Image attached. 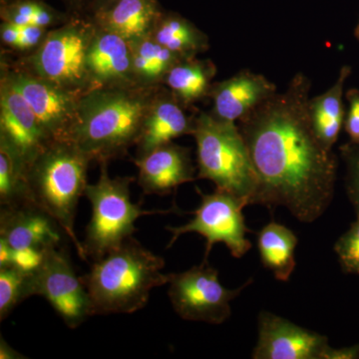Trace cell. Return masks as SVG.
Instances as JSON below:
<instances>
[{
	"instance_id": "34",
	"label": "cell",
	"mask_w": 359,
	"mask_h": 359,
	"mask_svg": "<svg viewBox=\"0 0 359 359\" xmlns=\"http://www.w3.org/2000/svg\"><path fill=\"white\" fill-rule=\"evenodd\" d=\"M0 34H1V39L4 43L18 48L20 39V26L4 21V25H1Z\"/></svg>"
},
{
	"instance_id": "18",
	"label": "cell",
	"mask_w": 359,
	"mask_h": 359,
	"mask_svg": "<svg viewBox=\"0 0 359 359\" xmlns=\"http://www.w3.org/2000/svg\"><path fill=\"white\" fill-rule=\"evenodd\" d=\"M195 119L186 115L174 94L154 97L137 141V156L170 143L183 135L193 134Z\"/></svg>"
},
{
	"instance_id": "30",
	"label": "cell",
	"mask_w": 359,
	"mask_h": 359,
	"mask_svg": "<svg viewBox=\"0 0 359 359\" xmlns=\"http://www.w3.org/2000/svg\"><path fill=\"white\" fill-rule=\"evenodd\" d=\"M348 109L346 111L344 128L349 141L359 144V90L349 89L346 94Z\"/></svg>"
},
{
	"instance_id": "2",
	"label": "cell",
	"mask_w": 359,
	"mask_h": 359,
	"mask_svg": "<svg viewBox=\"0 0 359 359\" xmlns=\"http://www.w3.org/2000/svg\"><path fill=\"white\" fill-rule=\"evenodd\" d=\"M153 99L132 85L90 90L80 99L68 141L101 163L124 155L137 144Z\"/></svg>"
},
{
	"instance_id": "6",
	"label": "cell",
	"mask_w": 359,
	"mask_h": 359,
	"mask_svg": "<svg viewBox=\"0 0 359 359\" xmlns=\"http://www.w3.org/2000/svg\"><path fill=\"white\" fill-rule=\"evenodd\" d=\"M98 181L87 185L84 196L92 208L91 219L82 243L87 259L97 261L120 247L133 236L137 219L148 215L164 214L158 210H144L131 201V177L111 178L107 162L101 163Z\"/></svg>"
},
{
	"instance_id": "3",
	"label": "cell",
	"mask_w": 359,
	"mask_h": 359,
	"mask_svg": "<svg viewBox=\"0 0 359 359\" xmlns=\"http://www.w3.org/2000/svg\"><path fill=\"white\" fill-rule=\"evenodd\" d=\"M165 261L130 237L117 249L94 261L81 278L92 316L134 313L147 304L155 287L167 285Z\"/></svg>"
},
{
	"instance_id": "26",
	"label": "cell",
	"mask_w": 359,
	"mask_h": 359,
	"mask_svg": "<svg viewBox=\"0 0 359 359\" xmlns=\"http://www.w3.org/2000/svg\"><path fill=\"white\" fill-rule=\"evenodd\" d=\"M32 273L13 266H0V320H6L21 302L32 297Z\"/></svg>"
},
{
	"instance_id": "27",
	"label": "cell",
	"mask_w": 359,
	"mask_h": 359,
	"mask_svg": "<svg viewBox=\"0 0 359 359\" xmlns=\"http://www.w3.org/2000/svg\"><path fill=\"white\" fill-rule=\"evenodd\" d=\"M334 252L342 269L359 276V214L348 230L335 243Z\"/></svg>"
},
{
	"instance_id": "5",
	"label": "cell",
	"mask_w": 359,
	"mask_h": 359,
	"mask_svg": "<svg viewBox=\"0 0 359 359\" xmlns=\"http://www.w3.org/2000/svg\"><path fill=\"white\" fill-rule=\"evenodd\" d=\"M193 136L197 144L198 178L209 180L217 189L244 198L252 205L256 172L237 123L222 121L211 113L195 118Z\"/></svg>"
},
{
	"instance_id": "31",
	"label": "cell",
	"mask_w": 359,
	"mask_h": 359,
	"mask_svg": "<svg viewBox=\"0 0 359 359\" xmlns=\"http://www.w3.org/2000/svg\"><path fill=\"white\" fill-rule=\"evenodd\" d=\"M39 4L34 2H23L13 7L4 15L6 22L13 23L14 25H32L33 16L39 11Z\"/></svg>"
},
{
	"instance_id": "8",
	"label": "cell",
	"mask_w": 359,
	"mask_h": 359,
	"mask_svg": "<svg viewBox=\"0 0 359 359\" xmlns=\"http://www.w3.org/2000/svg\"><path fill=\"white\" fill-rule=\"evenodd\" d=\"M95 32L81 23H71L49 32L32 56L34 74L76 93L93 89L87 53Z\"/></svg>"
},
{
	"instance_id": "16",
	"label": "cell",
	"mask_w": 359,
	"mask_h": 359,
	"mask_svg": "<svg viewBox=\"0 0 359 359\" xmlns=\"http://www.w3.org/2000/svg\"><path fill=\"white\" fill-rule=\"evenodd\" d=\"M278 92L264 75L242 70L229 79L212 84L209 96L211 114L222 121L237 123Z\"/></svg>"
},
{
	"instance_id": "35",
	"label": "cell",
	"mask_w": 359,
	"mask_h": 359,
	"mask_svg": "<svg viewBox=\"0 0 359 359\" xmlns=\"http://www.w3.org/2000/svg\"><path fill=\"white\" fill-rule=\"evenodd\" d=\"M54 21V16L50 11H47L43 6H40L35 15L33 16L32 25L39 27L46 28L51 25Z\"/></svg>"
},
{
	"instance_id": "10",
	"label": "cell",
	"mask_w": 359,
	"mask_h": 359,
	"mask_svg": "<svg viewBox=\"0 0 359 359\" xmlns=\"http://www.w3.org/2000/svg\"><path fill=\"white\" fill-rule=\"evenodd\" d=\"M32 297H43L71 330L91 316L86 287L67 255L58 247L47 250L43 263L32 271Z\"/></svg>"
},
{
	"instance_id": "17",
	"label": "cell",
	"mask_w": 359,
	"mask_h": 359,
	"mask_svg": "<svg viewBox=\"0 0 359 359\" xmlns=\"http://www.w3.org/2000/svg\"><path fill=\"white\" fill-rule=\"evenodd\" d=\"M87 69L94 88L135 83L131 45L117 33L101 27L87 53Z\"/></svg>"
},
{
	"instance_id": "12",
	"label": "cell",
	"mask_w": 359,
	"mask_h": 359,
	"mask_svg": "<svg viewBox=\"0 0 359 359\" xmlns=\"http://www.w3.org/2000/svg\"><path fill=\"white\" fill-rule=\"evenodd\" d=\"M257 332L252 359H323L330 346L325 335L271 311L259 313Z\"/></svg>"
},
{
	"instance_id": "13",
	"label": "cell",
	"mask_w": 359,
	"mask_h": 359,
	"mask_svg": "<svg viewBox=\"0 0 359 359\" xmlns=\"http://www.w3.org/2000/svg\"><path fill=\"white\" fill-rule=\"evenodd\" d=\"M0 142L18 156L27 171L53 142L25 98L4 77L0 87Z\"/></svg>"
},
{
	"instance_id": "14",
	"label": "cell",
	"mask_w": 359,
	"mask_h": 359,
	"mask_svg": "<svg viewBox=\"0 0 359 359\" xmlns=\"http://www.w3.org/2000/svg\"><path fill=\"white\" fill-rule=\"evenodd\" d=\"M134 162L139 170V186L146 195H168L195 180L190 149L173 142L137 156Z\"/></svg>"
},
{
	"instance_id": "19",
	"label": "cell",
	"mask_w": 359,
	"mask_h": 359,
	"mask_svg": "<svg viewBox=\"0 0 359 359\" xmlns=\"http://www.w3.org/2000/svg\"><path fill=\"white\" fill-rule=\"evenodd\" d=\"M351 74V66H342L335 83L320 95L309 99V114L311 126L323 147L332 151L344 128V85Z\"/></svg>"
},
{
	"instance_id": "20",
	"label": "cell",
	"mask_w": 359,
	"mask_h": 359,
	"mask_svg": "<svg viewBox=\"0 0 359 359\" xmlns=\"http://www.w3.org/2000/svg\"><path fill=\"white\" fill-rule=\"evenodd\" d=\"M160 15L153 0H118L101 16V27L119 34L129 43L149 36Z\"/></svg>"
},
{
	"instance_id": "1",
	"label": "cell",
	"mask_w": 359,
	"mask_h": 359,
	"mask_svg": "<svg viewBox=\"0 0 359 359\" xmlns=\"http://www.w3.org/2000/svg\"><path fill=\"white\" fill-rule=\"evenodd\" d=\"M311 82L297 73L283 93L238 122L256 172L252 205L285 208L302 223L325 214L334 196L337 159L323 147L309 114Z\"/></svg>"
},
{
	"instance_id": "25",
	"label": "cell",
	"mask_w": 359,
	"mask_h": 359,
	"mask_svg": "<svg viewBox=\"0 0 359 359\" xmlns=\"http://www.w3.org/2000/svg\"><path fill=\"white\" fill-rule=\"evenodd\" d=\"M33 203L27 181V168L6 144L0 142V205L13 207Z\"/></svg>"
},
{
	"instance_id": "29",
	"label": "cell",
	"mask_w": 359,
	"mask_h": 359,
	"mask_svg": "<svg viewBox=\"0 0 359 359\" xmlns=\"http://www.w3.org/2000/svg\"><path fill=\"white\" fill-rule=\"evenodd\" d=\"M46 252L47 250L39 249L14 250L0 240V266H13L32 273L43 263Z\"/></svg>"
},
{
	"instance_id": "15",
	"label": "cell",
	"mask_w": 359,
	"mask_h": 359,
	"mask_svg": "<svg viewBox=\"0 0 359 359\" xmlns=\"http://www.w3.org/2000/svg\"><path fill=\"white\" fill-rule=\"evenodd\" d=\"M61 231L57 222L34 203L1 208L0 240L14 250L58 247Z\"/></svg>"
},
{
	"instance_id": "11",
	"label": "cell",
	"mask_w": 359,
	"mask_h": 359,
	"mask_svg": "<svg viewBox=\"0 0 359 359\" xmlns=\"http://www.w3.org/2000/svg\"><path fill=\"white\" fill-rule=\"evenodd\" d=\"M4 77L25 98L52 141H68L84 94L62 88L34 73L9 72Z\"/></svg>"
},
{
	"instance_id": "24",
	"label": "cell",
	"mask_w": 359,
	"mask_h": 359,
	"mask_svg": "<svg viewBox=\"0 0 359 359\" xmlns=\"http://www.w3.org/2000/svg\"><path fill=\"white\" fill-rule=\"evenodd\" d=\"M151 36L182 58L196 57L209 48L207 35L190 21L178 15L159 18Z\"/></svg>"
},
{
	"instance_id": "22",
	"label": "cell",
	"mask_w": 359,
	"mask_h": 359,
	"mask_svg": "<svg viewBox=\"0 0 359 359\" xmlns=\"http://www.w3.org/2000/svg\"><path fill=\"white\" fill-rule=\"evenodd\" d=\"M216 66L212 61L184 58L168 72L164 82L182 105H190L209 96Z\"/></svg>"
},
{
	"instance_id": "28",
	"label": "cell",
	"mask_w": 359,
	"mask_h": 359,
	"mask_svg": "<svg viewBox=\"0 0 359 359\" xmlns=\"http://www.w3.org/2000/svg\"><path fill=\"white\" fill-rule=\"evenodd\" d=\"M340 156L346 167V190L355 214H359V144H344L339 148Z\"/></svg>"
},
{
	"instance_id": "37",
	"label": "cell",
	"mask_w": 359,
	"mask_h": 359,
	"mask_svg": "<svg viewBox=\"0 0 359 359\" xmlns=\"http://www.w3.org/2000/svg\"><path fill=\"white\" fill-rule=\"evenodd\" d=\"M355 36H356V39H358V41H359V22H358V26H356Z\"/></svg>"
},
{
	"instance_id": "23",
	"label": "cell",
	"mask_w": 359,
	"mask_h": 359,
	"mask_svg": "<svg viewBox=\"0 0 359 359\" xmlns=\"http://www.w3.org/2000/svg\"><path fill=\"white\" fill-rule=\"evenodd\" d=\"M130 45L135 83L140 86L164 81L172 67L184 59L158 43L151 35L131 42Z\"/></svg>"
},
{
	"instance_id": "9",
	"label": "cell",
	"mask_w": 359,
	"mask_h": 359,
	"mask_svg": "<svg viewBox=\"0 0 359 359\" xmlns=\"http://www.w3.org/2000/svg\"><path fill=\"white\" fill-rule=\"evenodd\" d=\"M250 283L252 280L238 289H226L219 280V271L204 259L199 266L170 273L168 295L183 320L222 325L231 316V302Z\"/></svg>"
},
{
	"instance_id": "32",
	"label": "cell",
	"mask_w": 359,
	"mask_h": 359,
	"mask_svg": "<svg viewBox=\"0 0 359 359\" xmlns=\"http://www.w3.org/2000/svg\"><path fill=\"white\" fill-rule=\"evenodd\" d=\"M45 36L44 28L34 25L20 26V39L18 48L29 49L41 44Z\"/></svg>"
},
{
	"instance_id": "36",
	"label": "cell",
	"mask_w": 359,
	"mask_h": 359,
	"mask_svg": "<svg viewBox=\"0 0 359 359\" xmlns=\"http://www.w3.org/2000/svg\"><path fill=\"white\" fill-rule=\"evenodd\" d=\"M0 358L1 359H22L27 358L26 356H23L22 354L16 351L15 349L13 348L6 340L0 339Z\"/></svg>"
},
{
	"instance_id": "4",
	"label": "cell",
	"mask_w": 359,
	"mask_h": 359,
	"mask_svg": "<svg viewBox=\"0 0 359 359\" xmlns=\"http://www.w3.org/2000/svg\"><path fill=\"white\" fill-rule=\"evenodd\" d=\"M91 159L69 141H53L40 153L27 171L32 202L57 222L87 262L83 245L75 233V218L80 198L87 185V170Z\"/></svg>"
},
{
	"instance_id": "21",
	"label": "cell",
	"mask_w": 359,
	"mask_h": 359,
	"mask_svg": "<svg viewBox=\"0 0 359 359\" xmlns=\"http://www.w3.org/2000/svg\"><path fill=\"white\" fill-rule=\"evenodd\" d=\"M297 235L285 224L271 222L257 233V245L264 268L280 282H287L295 269Z\"/></svg>"
},
{
	"instance_id": "7",
	"label": "cell",
	"mask_w": 359,
	"mask_h": 359,
	"mask_svg": "<svg viewBox=\"0 0 359 359\" xmlns=\"http://www.w3.org/2000/svg\"><path fill=\"white\" fill-rule=\"evenodd\" d=\"M197 192L201 204L192 212L195 217L183 226H167L172 235L167 248H171L182 236L196 233L205 238V261L216 244L226 245L236 259L244 257L252 248L243 214L249 201L219 189L212 194L201 192L199 189Z\"/></svg>"
},
{
	"instance_id": "33",
	"label": "cell",
	"mask_w": 359,
	"mask_h": 359,
	"mask_svg": "<svg viewBox=\"0 0 359 359\" xmlns=\"http://www.w3.org/2000/svg\"><path fill=\"white\" fill-rule=\"evenodd\" d=\"M359 344L351 346H328L323 359H358Z\"/></svg>"
}]
</instances>
